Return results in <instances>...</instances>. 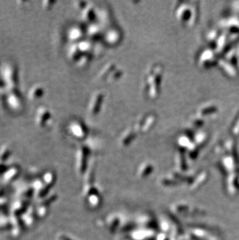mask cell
Listing matches in <instances>:
<instances>
[{
  "label": "cell",
  "instance_id": "1",
  "mask_svg": "<svg viewBox=\"0 0 239 240\" xmlns=\"http://www.w3.org/2000/svg\"><path fill=\"white\" fill-rule=\"evenodd\" d=\"M4 82L6 85V87L9 89H17L18 86V71L16 66L12 64H8L5 66L4 72Z\"/></svg>",
  "mask_w": 239,
  "mask_h": 240
},
{
  "label": "cell",
  "instance_id": "2",
  "mask_svg": "<svg viewBox=\"0 0 239 240\" xmlns=\"http://www.w3.org/2000/svg\"><path fill=\"white\" fill-rule=\"evenodd\" d=\"M6 100L9 106L15 111H20L23 106V98L17 89H9Z\"/></svg>",
  "mask_w": 239,
  "mask_h": 240
},
{
  "label": "cell",
  "instance_id": "3",
  "mask_svg": "<svg viewBox=\"0 0 239 240\" xmlns=\"http://www.w3.org/2000/svg\"><path fill=\"white\" fill-rule=\"evenodd\" d=\"M51 113L48 108L41 106L37 110V116H36V122L41 128L47 125L48 122L51 120Z\"/></svg>",
  "mask_w": 239,
  "mask_h": 240
},
{
  "label": "cell",
  "instance_id": "4",
  "mask_svg": "<svg viewBox=\"0 0 239 240\" xmlns=\"http://www.w3.org/2000/svg\"><path fill=\"white\" fill-rule=\"evenodd\" d=\"M69 129L72 134L76 136V138H83L85 134L84 127L81 123L78 121H74L69 125Z\"/></svg>",
  "mask_w": 239,
  "mask_h": 240
},
{
  "label": "cell",
  "instance_id": "5",
  "mask_svg": "<svg viewBox=\"0 0 239 240\" xmlns=\"http://www.w3.org/2000/svg\"><path fill=\"white\" fill-rule=\"evenodd\" d=\"M45 94V89L40 85L33 86L29 92V99L30 100H37Z\"/></svg>",
  "mask_w": 239,
  "mask_h": 240
},
{
  "label": "cell",
  "instance_id": "6",
  "mask_svg": "<svg viewBox=\"0 0 239 240\" xmlns=\"http://www.w3.org/2000/svg\"><path fill=\"white\" fill-rule=\"evenodd\" d=\"M80 35H81V31L78 28H73L69 32V38L72 40H76V39L79 38Z\"/></svg>",
  "mask_w": 239,
  "mask_h": 240
},
{
  "label": "cell",
  "instance_id": "7",
  "mask_svg": "<svg viewBox=\"0 0 239 240\" xmlns=\"http://www.w3.org/2000/svg\"><path fill=\"white\" fill-rule=\"evenodd\" d=\"M10 154V148L8 146L5 145L0 150V158L1 159H6Z\"/></svg>",
  "mask_w": 239,
  "mask_h": 240
},
{
  "label": "cell",
  "instance_id": "8",
  "mask_svg": "<svg viewBox=\"0 0 239 240\" xmlns=\"http://www.w3.org/2000/svg\"><path fill=\"white\" fill-rule=\"evenodd\" d=\"M55 3L54 1H49V0H45L42 2V5H43V8L46 10H50L51 9H52L53 6Z\"/></svg>",
  "mask_w": 239,
  "mask_h": 240
},
{
  "label": "cell",
  "instance_id": "9",
  "mask_svg": "<svg viewBox=\"0 0 239 240\" xmlns=\"http://www.w3.org/2000/svg\"><path fill=\"white\" fill-rule=\"evenodd\" d=\"M6 87V83H5V82L1 81V80H0V91L3 90Z\"/></svg>",
  "mask_w": 239,
  "mask_h": 240
}]
</instances>
